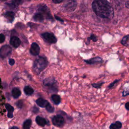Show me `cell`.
I'll return each mask as SVG.
<instances>
[{"label":"cell","mask_w":129,"mask_h":129,"mask_svg":"<svg viewBox=\"0 0 129 129\" xmlns=\"http://www.w3.org/2000/svg\"><path fill=\"white\" fill-rule=\"evenodd\" d=\"M103 84H104V82L100 83H98V84H93L92 86L96 88H100L101 87V86Z\"/></svg>","instance_id":"d4e9b609"},{"label":"cell","mask_w":129,"mask_h":129,"mask_svg":"<svg viewBox=\"0 0 129 129\" xmlns=\"http://www.w3.org/2000/svg\"><path fill=\"white\" fill-rule=\"evenodd\" d=\"M39 11L43 13V14H45L46 15V16L48 17V18H51V16L50 15L49 11L48 8L44 5H41L39 6Z\"/></svg>","instance_id":"30bf717a"},{"label":"cell","mask_w":129,"mask_h":129,"mask_svg":"<svg viewBox=\"0 0 129 129\" xmlns=\"http://www.w3.org/2000/svg\"><path fill=\"white\" fill-rule=\"evenodd\" d=\"M35 121L37 124L41 126H44L47 123L46 119L44 118L39 116H37L36 117Z\"/></svg>","instance_id":"7c38bea8"},{"label":"cell","mask_w":129,"mask_h":129,"mask_svg":"<svg viewBox=\"0 0 129 129\" xmlns=\"http://www.w3.org/2000/svg\"><path fill=\"white\" fill-rule=\"evenodd\" d=\"M33 19L35 21L42 22L44 20V16L41 13H38L34 15Z\"/></svg>","instance_id":"2e32d148"},{"label":"cell","mask_w":129,"mask_h":129,"mask_svg":"<svg viewBox=\"0 0 129 129\" xmlns=\"http://www.w3.org/2000/svg\"><path fill=\"white\" fill-rule=\"evenodd\" d=\"M48 65V61L45 57L40 56L34 62L33 68L36 73H39L44 70Z\"/></svg>","instance_id":"7a4b0ae2"},{"label":"cell","mask_w":129,"mask_h":129,"mask_svg":"<svg viewBox=\"0 0 129 129\" xmlns=\"http://www.w3.org/2000/svg\"><path fill=\"white\" fill-rule=\"evenodd\" d=\"M55 18H56V19H57V20H59V21H62V22H63V20H61V19H60V18H58V17H57V16H55Z\"/></svg>","instance_id":"836d02e7"},{"label":"cell","mask_w":129,"mask_h":129,"mask_svg":"<svg viewBox=\"0 0 129 129\" xmlns=\"http://www.w3.org/2000/svg\"><path fill=\"white\" fill-rule=\"evenodd\" d=\"M30 52L33 55H37L40 52V47L39 45L35 42L33 43L31 45Z\"/></svg>","instance_id":"ba28073f"},{"label":"cell","mask_w":129,"mask_h":129,"mask_svg":"<svg viewBox=\"0 0 129 129\" xmlns=\"http://www.w3.org/2000/svg\"><path fill=\"white\" fill-rule=\"evenodd\" d=\"M24 91L25 93L27 95H30L34 93L33 89L29 86H26L24 87Z\"/></svg>","instance_id":"ffe728a7"},{"label":"cell","mask_w":129,"mask_h":129,"mask_svg":"<svg viewBox=\"0 0 129 129\" xmlns=\"http://www.w3.org/2000/svg\"><path fill=\"white\" fill-rule=\"evenodd\" d=\"M10 44L14 47H18L21 44L20 39L17 36H13L10 39Z\"/></svg>","instance_id":"9c48e42d"},{"label":"cell","mask_w":129,"mask_h":129,"mask_svg":"<svg viewBox=\"0 0 129 129\" xmlns=\"http://www.w3.org/2000/svg\"><path fill=\"white\" fill-rule=\"evenodd\" d=\"M45 107H46L47 111L49 113H52L54 111L53 107L49 103Z\"/></svg>","instance_id":"603a6c76"},{"label":"cell","mask_w":129,"mask_h":129,"mask_svg":"<svg viewBox=\"0 0 129 129\" xmlns=\"http://www.w3.org/2000/svg\"><path fill=\"white\" fill-rule=\"evenodd\" d=\"M129 103L128 102H127L125 104V108L127 110H128V109H129Z\"/></svg>","instance_id":"1f68e13d"},{"label":"cell","mask_w":129,"mask_h":129,"mask_svg":"<svg viewBox=\"0 0 129 129\" xmlns=\"http://www.w3.org/2000/svg\"><path fill=\"white\" fill-rule=\"evenodd\" d=\"M16 104L17 107H18L19 108H22L23 106V102L22 100H19L18 102H16Z\"/></svg>","instance_id":"cb8c5ba5"},{"label":"cell","mask_w":129,"mask_h":129,"mask_svg":"<svg viewBox=\"0 0 129 129\" xmlns=\"http://www.w3.org/2000/svg\"><path fill=\"white\" fill-rule=\"evenodd\" d=\"M5 40V36L3 34H0V43L4 42Z\"/></svg>","instance_id":"4316f807"},{"label":"cell","mask_w":129,"mask_h":129,"mask_svg":"<svg viewBox=\"0 0 129 129\" xmlns=\"http://www.w3.org/2000/svg\"><path fill=\"white\" fill-rule=\"evenodd\" d=\"M15 14L13 12H7L5 14V18L9 21L10 22H12L14 19Z\"/></svg>","instance_id":"9a60e30c"},{"label":"cell","mask_w":129,"mask_h":129,"mask_svg":"<svg viewBox=\"0 0 129 129\" xmlns=\"http://www.w3.org/2000/svg\"><path fill=\"white\" fill-rule=\"evenodd\" d=\"M88 40H90V39H91L92 40H93V41L95 42L97 41V38L96 37V36H95L94 34H91V35L90 36V37L89 38H88Z\"/></svg>","instance_id":"484cf974"},{"label":"cell","mask_w":129,"mask_h":129,"mask_svg":"<svg viewBox=\"0 0 129 129\" xmlns=\"http://www.w3.org/2000/svg\"><path fill=\"white\" fill-rule=\"evenodd\" d=\"M15 60L13 58H10L9 60V63L11 66H13L15 63Z\"/></svg>","instance_id":"f1b7e54d"},{"label":"cell","mask_w":129,"mask_h":129,"mask_svg":"<svg viewBox=\"0 0 129 129\" xmlns=\"http://www.w3.org/2000/svg\"><path fill=\"white\" fill-rule=\"evenodd\" d=\"M118 81H119V80H115L113 83H111V84L109 85V86H108V88H111L113 87V86H114V84H116V83L117 82H118Z\"/></svg>","instance_id":"83f0119b"},{"label":"cell","mask_w":129,"mask_h":129,"mask_svg":"<svg viewBox=\"0 0 129 129\" xmlns=\"http://www.w3.org/2000/svg\"><path fill=\"white\" fill-rule=\"evenodd\" d=\"M41 36L44 40L48 43H55L57 41L56 38L52 33L49 32H45L42 33Z\"/></svg>","instance_id":"3957f363"},{"label":"cell","mask_w":129,"mask_h":129,"mask_svg":"<svg viewBox=\"0 0 129 129\" xmlns=\"http://www.w3.org/2000/svg\"><path fill=\"white\" fill-rule=\"evenodd\" d=\"M51 99L56 105H58L60 102V97L57 94H53L51 96Z\"/></svg>","instance_id":"ac0fdd59"},{"label":"cell","mask_w":129,"mask_h":129,"mask_svg":"<svg viewBox=\"0 0 129 129\" xmlns=\"http://www.w3.org/2000/svg\"><path fill=\"white\" fill-rule=\"evenodd\" d=\"M122 124L120 121H116L114 123H111L109 126L110 129H119L121 127Z\"/></svg>","instance_id":"d6986e66"},{"label":"cell","mask_w":129,"mask_h":129,"mask_svg":"<svg viewBox=\"0 0 129 129\" xmlns=\"http://www.w3.org/2000/svg\"><path fill=\"white\" fill-rule=\"evenodd\" d=\"M128 3H129V2H128V1H127L126 2V7L128 8V6H129V5H128Z\"/></svg>","instance_id":"e575fe53"},{"label":"cell","mask_w":129,"mask_h":129,"mask_svg":"<svg viewBox=\"0 0 129 129\" xmlns=\"http://www.w3.org/2000/svg\"><path fill=\"white\" fill-rule=\"evenodd\" d=\"M5 107L8 111V117L9 118H12L13 117V111H14V107L10 105L9 104H6L5 105Z\"/></svg>","instance_id":"5bb4252c"},{"label":"cell","mask_w":129,"mask_h":129,"mask_svg":"<svg viewBox=\"0 0 129 129\" xmlns=\"http://www.w3.org/2000/svg\"><path fill=\"white\" fill-rule=\"evenodd\" d=\"M77 7V3L75 0H67L63 5L64 9L69 12L74 11Z\"/></svg>","instance_id":"8992f818"},{"label":"cell","mask_w":129,"mask_h":129,"mask_svg":"<svg viewBox=\"0 0 129 129\" xmlns=\"http://www.w3.org/2000/svg\"><path fill=\"white\" fill-rule=\"evenodd\" d=\"M39 111V109L36 106H34L33 108V112L34 113H37Z\"/></svg>","instance_id":"f546056e"},{"label":"cell","mask_w":129,"mask_h":129,"mask_svg":"<svg viewBox=\"0 0 129 129\" xmlns=\"http://www.w3.org/2000/svg\"><path fill=\"white\" fill-rule=\"evenodd\" d=\"M56 84V81L53 78H47L44 80L43 84L44 86L50 87V89L52 90V91H57L56 88L55 87Z\"/></svg>","instance_id":"277c9868"},{"label":"cell","mask_w":129,"mask_h":129,"mask_svg":"<svg viewBox=\"0 0 129 129\" xmlns=\"http://www.w3.org/2000/svg\"><path fill=\"white\" fill-rule=\"evenodd\" d=\"M12 51L11 47L8 45H5L0 48V57L5 58L9 55Z\"/></svg>","instance_id":"52a82bcc"},{"label":"cell","mask_w":129,"mask_h":129,"mask_svg":"<svg viewBox=\"0 0 129 129\" xmlns=\"http://www.w3.org/2000/svg\"><path fill=\"white\" fill-rule=\"evenodd\" d=\"M12 95L14 98L16 99L21 95V92L18 88H14L12 90Z\"/></svg>","instance_id":"e0dca14e"},{"label":"cell","mask_w":129,"mask_h":129,"mask_svg":"<svg viewBox=\"0 0 129 129\" xmlns=\"http://www.w3.org/2000/svg\"><path fill=\"white\" fill-rule=\"evenodd\" d=\"M32 124V121L30 119H28L26 120H25L23 125V128L24 129H29L30 128L31 125Z\"/></svg>","instance_id":"44dd1931"},{"label":"cell","mask_w":129,"mask_h":129,"mask_svg":"<svg viewBox=\"0 0 129 129\" xmlns=\"http://www.w3.org/2000/svg\"><path fill=\"white\" fill-rule=\"evenodd\" d=\"M36 103L41 107H45L49 103L46 100L39 98L36 100Z\"/></svg>","instance_id":"8fae6325"},{"label":"cell","mask_w":129,"mask_h":129,"mask_svg":"<svg viewBox=\"0 0 129 129\" xmlns=\"http://www.w3.org/2000/svg\"><path fill=\"white\" fill-rule=\"evenodd\" d=\"M1 1H6V0H1Z\"/></svg>","instance_id":"8d00e7d4"},{"label":"cell","mask_w":129,"mask_h":129,"mask_svg":"<svg viewBox=\"0 0 129 129\" xmlns=\"http://www.w3.org/2000/svg\"><path fill=\"white\" fill-rule=\"evenodd\" d=\"M52 122L53 125L58 127L62 126L65 122L64 118L60 115H56L54 116L52 119Z\"/></svg>","instance_id":"5b68a950"},{"label":"cell","mask_w":129,"mask_h":129,"mask_svg":"<svg viewBox=\"0 0 129 129\" xmlns=\"http://www.w3.org/2000/svg\"><path fill=\"white\" fill-rule=\"evenodd\" d=\"M64 0H52L53 2H54V3H59L60 2H62Z\"/></svg>","instance_id":"4dcf8cb0"},{"label":"cell","mask_w":129,"mask_h":129,"mask_svg":"<svg viewBox=\"0 0 129 129\" xmlns=\"http://www.w3.org/2000/svg\"><path fill=\"white\" fill-rule=\"evenodd\" d=\"M84 61L87 63L92 64L100 63V62H102V60L100 57H95L91 58L89 60H85Z\"/></svg>","instance_id":"4fadbf2b"},{"label":"cell","mask_w":129,"mask_h":129,"mask_svg":"<svg viewBox=\"0 0 129 129\" xmlns=\"http://www.w3.org/2000/svg\"><path fill=\"white\" fill-rule=\"evenodd\" d=\"M11 128H16V129H18V127H16V126H13L11 127Z\"/></svg>","instance_id":"d590c367"},{"label":"cell","mask_w":129,"mask_h":129,"mask_svg":"<svg viewBox=\"0 0 129 129\" xmlns=\"http://www.w3.org/2000/svg\"><path fill=\"white\" fill-rule=\"evenodd\" d=\"M128 95V91L127 90L126 92H123V96H126Z\"/></svg>","instance_id":"d6a6232c"},{"label":"cell","mask_w":129,"mask_h":129,"mask_svg":"<svg viewBox=\"0 0 129 129\" xmlns=\"http://www.w3.org/2000/svg\"><path fill=\"white\" fill-rule=\"evenodd\" d=\"M128 38H129V36L128 35L123 37L121 41V43L123 45L128 46Z\"/></svg>","instance_id":"7402d4cb"},{"label":"cell","mask_w":129,"mask_h":129,"mask_svg":"<svg viewBox=\"0 0 129 129\" xmlns=\"http://www.w3.org/2000/svg\"><path fill=\"white\" fill-rule=\"evenodd\" d=\"M92 8L95 13L102 18H110L113 16V10L107 0H94Z\"/></svg>","instance_id":"6da1fadb"}]
</instances>
